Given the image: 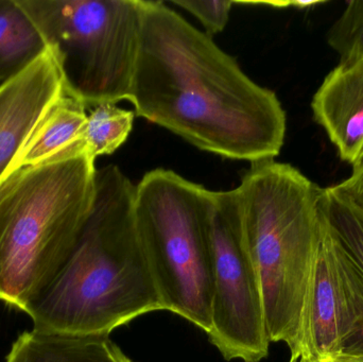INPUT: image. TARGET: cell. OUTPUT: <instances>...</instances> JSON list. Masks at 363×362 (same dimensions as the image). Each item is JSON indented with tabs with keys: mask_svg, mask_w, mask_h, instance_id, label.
Wrapping results in <instances>:
<instances>
[{
	"mask_svg": "<svg viewBox=\"0 0 363 362\" xmlns=\"http://www.w3.org/2000/svg\"><path fill=\"white\" fill-rule=\"evenodd\" d=\"M128 100L136 116L225 159H274L285 142L287 118L277 95L162 1L142 0Z\"/></svg>",
	"mask_w": 363,
	"mask_h": 362,
	"instance_id": "6da1fadb",
	"label": "cell"
},
{
	"mask_svg": "<svg viewBox=\"0 0 363 362\" xmlns=\"http://www.w3.org/2000/svg\"><path fill=\"white\" fill-rule=\"evenodd\" d=\"M135 185L117 167L97 170L91 215L48 286L23 310L33 329L108 336L164 310L134 219Z\"/></svg>",
	"mask_w": 363,
	"mask_h": 362,
	"instance_id": "7a4b0ae2",
	"label": "cell"
},
{
	"mask_svg": "<svg viewBox=\"0 0 363 362\" xmlns=\"http://www.w3.org/2000/svg\"><path fill=\"white\" fill-rule=\"evenodd\" d=\"M322 188L289 164L251 163L234 189L247 250L255 265L270 342L304 354L307 300L322 238Z\"/></svg>",
	"mask_w": 363,
	"mask_h": 362,
	"instance_id": "3957f363",
	"label": "cell"
},
{
	"mask_svg": "<svg viewBox=\"0 0 363 362\" xmlns=\"http://www.w3.org/2000/svg\"><path fill=\"white\" fill-rule=\"evenodd\" d=\"M95 161L78 142L0 182V301L23 312L67 261L95 201Z\"/></svg>",
	"mask_w": 363,
	"mask_h": 362,
	"instance_id": "277c9868",
	"label": "cell"
},
{
	"mask_svg": "<svg viewBox=\"0 0 363 362\" xmlns=\"http://www.w3.org/2000/svg\"><path fill=\"white\" fill-rule=\"evenodd\" d=\"M209 191L167 169L135 185L134 219L163 310L208 334L213 267Z\"/></svg>",
	"mask_w": 363,
	"mask_h": 362,
	"instance_id": "5b68a950",
	"label": "cell"
},
{
	"mask_svg": "<svg viewBox=\"0 0 363 362\" xmlns=\"http://www.w3.org/2000/svg\"><path fill=\"white\" fill-rule=\"evenodd\" d=\"M55 53L68 93L87 110L129 99L142 0H18Z\"/></svg>",
	"mask_w": 363,
	"mask_h": 362,
	"instance_id": "8992f818",
	"label": "cell"
},
{
	"mask_svg": "<svg viewBox=\"0 0 363 362\" xmlns=\"http://www.w3.org/2000/svg\"><path fill=\"white\" fill-rule=\"evenodd\" d=\"M213 267L209 341L226 361L259 362L269 354L262 289L247 250L234 189L209 191Z\"/></svg>",
	"mask_w": 363,
	"mask_h": 362,
	"instance_id": "52a82bcc",
	"label": "cell"
},
{
	"mask_svg": "<svg viewBox=\"0 0 363 362\" xmlns=\"http://www.w3.org/2000/svg\"><path fill=\"white\" fill-rule=\"evenodd\" d=\"M360 324L362 312L351 281L322 225L307 300L301 361L319 362L341 354Z\"/></svg>",
	"mask_w": 363,
	"mask_h": 362,
	"instance_id": "ba28073f",
	"label": "cell"
},
{
	"mask_svg": "<svg viewBox=\"0 0 363 362\" xmlns=\"http://www.w3.org/2000/svg\"><path fill=\"white\" fill-rule=\"evenodd\" d=\"M64 87L59 62L48 47L29 67L0 84V182Z\"/></svg>",
	"mask_w": 363,
	"mask_h": 362,
	"instance_id": "9c48e42d",
	"label": "cell"
},
{
	"mask_svg": "<svg viewBox=\"0 0 363 362\" xmlns=\"http://www.w3.org/2000/svg\"><path fill=\"white\" fill-rule=\"evenodd\" d=\"M315 121L325 130L342 161H363V57L340 62L324 79L311 103Z\"/></svg>",
	"mask_w": 363,
	"mask_h": 362,
	"instance_id": "30bf717a",
	"label": "cell"
},
{
	"mask_svg": "<svg viewBox=\"0 0 363 362\" xmlns=\"http://www.w3.org/2000/svg\"><path fill=\"white\" fill-rule=\"evenodd\" d=\"M320 212L322 225L351 281L362 312L359 329L341 354L363 356V213L335 186L322 188Z\"/></svg>",
	"mask_w": 363,
	"mask_h": 362,
	"instance_id": "8fae6325",
	"label": "cell"
},
{
	"mask_svg": "<svg viewBox=\"0 0 363 362\" xmlns=\"http://www.w3.org/2000/svg\"><path fill=\"white\" fill-rule=\"evenodd\" d=\"M6 362H132L108 336L23 332Z\"/></svg>",
	"mask_w": 363,
	"mask_h": 362,
	"instance_id": "7c38bea8",
	"label": "cell"
},
{
	"mask_svg": "<svg viewBox=\"0 0 363 362\" xmlns=\"http://www.w3.org/2000/svg\"><path fill=\"white\" fill-rule=\"evenodd\" d=\"M86 118V106L64 87L63 93L45 113L6 174L42 163L80 142Z\"/></svg>",
	"mask_w": 363,
	"mask_h": 362,
	"instance_id": "4fadbf2b",
	"label": "cell"
},
{
	"mask_svg": "<svg viewBox=\"0 0 363 362\" xmlns=\"http://www.w3.org/2000/svg\"><path fill=\"white\" fill-rule=\"evenodd\" d=\"M47 45L18 0H0V84L29 67Z\"/></svg>",
	"mask_w": 363,
	"mask_h": 362,
	"instance_id": "5bb4252c",
	"label": "cell"
},
{
	"mask_svg": "<svg viewBox=\"0 0 363 362\" xmlns=\"http://www.w3.org/2000/svg\"><path fill=\"white\" fill-rule=\"evenodd\" d=\"M135 112L104 103L87 110V118L81 134L83 150L94 159L114 153L125 144L133 129Z\"/></svg>",
	"mask_w": 363,
	"mask_h": 362,
	"instance_id": "9a60e30c",
	"label": "cell"
},
{
	"mask_svg": "<svg viewBox=\"0 0 363 362\" xmlns=\"http://www.w3.org/2000/svg\"><path fill=\"white\" fill-rule=\"evenodd\" d=\"M328 44L341 62L363 57V0H352L328 32Z\"/></svg>",
	"mask_w": 363,
	"mask_h": 362,
	"instance_id": "2e32d148",
	"label": "cell"
},
{
	"mask_svg": "<svg viewBox=\"0 0 363 362\" xmlns=\"http://www.w3.org/2000/svg\"><path fill=\"white\" fill-rule=\"evenodd\" d=\"M172 4L194 15L204 27L205 33L213 38L228 25L235 1L232 0H174Z\"/></svg>",
	"mask_w": 363,
	"mask_h": 362,
	"instance_id": "e0dca14e",
	"label": "cell"
},
{
	"mask_svg": "<svg viewBox=\"0 0 363 362\" xmlns=\"http://www.w3.org/2000/svg\"><path fill=\"white\" fill-rule=\"evenodd\" d=\"M335 187L363 213V161L353 167L349 179Z\"/></svg>",
	"mask_w": 363,
	"mask_h": 362,
	"instance_id": "ac0fdd59",
	"label": "cell"
},
{
	"mask_svg": "<svg viewBox=\"0 0 363 362\" xmlns=\"http://www.w3.org/2000/svg\"><path fill=\"white\" fill-rule=\"evenodd\" d=\"M319 362H363L362 355L339 354Z\"/></svg>",
	"mask_w": 363,
	"mask_h": 362,
	"instance_id": "d6986e66",
	"label": "cell"
},
{
	"mask_svg": "<svg viewBox=\"0 0 363 362\" xmlns=\"http://www.w3.org/2000/svg\"><path fill=\"white\" fill-rule=\"evenodd\" d=\"M320 4H323V1H301V0H298V1H290V6L305 10V9H311Z\"/></svg>",
	"mask_w": 363,
	"mask_h": 362,
	"instance_id": "ffe728a7",
	"label": "cell"
},
{
	"mask_svg": "<svg viewBox=\"0 0 363 362\" xmlns=\"http://www.w3.org/2000/svg\"><path fill=\"white\" fill-rule=\"evenodd\" d=\"M296 362H317V361H298Z\"/></svg>",
	"mask_w": 363,
	"mask_h": 362,
	"instance_id": "44dd1931",
	"label": "cell"
}]
</instances>
